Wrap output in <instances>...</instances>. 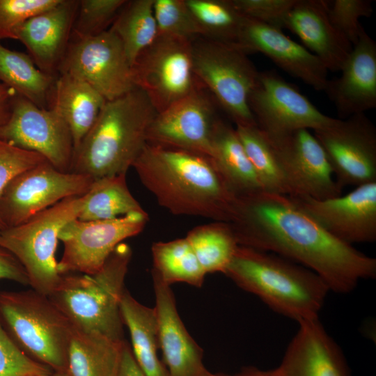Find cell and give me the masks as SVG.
<instances>
[{"mask_svg": "<svg viewBox=\"0 0 376 376\" xmlns=\"http://www.w3.org/2000/svg\"><path fill=\"white\" fill-rule=\"evenodd\" d=\"M196 81L205 88L235 125H255L249 97L259 71L237 43L199 37L192 41Z\"/></svg>", "mask_w": 376, "mask_h": 376, "instance_id": "ba28073f", "label": "cell"}, {"mask_svg": "<svg viewBox=\"0 0 376 376\" xmlns=\"http://www.w3.org/2000/svg\"><path fill=\"white\" fill-rule=\"evenodd\" d=\"M290 197L336 239L350 245L376 240V182L328 199Z\"/></svg>", "mask_w": 376, "mask_h": 376, "instance_id": "ac0fdd59", "label": "cell"}, {"mask_svg": "<svg viewBox=\"0 0 376 376\" xmlns=\"http://www.w3.org/2000/svg\"><path fill=\"white\" fill-rule=\"evenodd\" d=\"M84 195L65 198L26 222L0 230V246L24 268L31 289L49 296L61 281L55 254L61 228L77 219Z\"/></svg>", "mask_w": 376, "mask_h": 376, "instance_id": "52a82bcc", "label": "cell"}, {"mask_svg": "<svg viewBox=\"0 0 376 376\" xmlns=\"http://www.w3.org/2000/svg\"><path fill=\"white\" fill-rule=\"evenodd\" d=\"M125 341L73 327L65 373L68 376H116Z\"/></svg>", "mask_w": 376, "mask_h": 376, "instance_id": "83f0119b", "label": "cell"}, {"mask_svg": "<svg viewBox=\"0 0 376 376\" xmlns=\"http://www.w3.org/2000/svg\"><path fill=\"white\" fill-rule=\"evenodd\" d=\"M78 0H60L52 8L27 19L18 29L17 40L26 47L35 65L58 76L71 39Z\"/></svg>", "mask_w": 376, "mask_h": 376, "instance_id": "7402d4cb", "label": "cell"}, {"mask_svg": "<svg viewBox=\"0 0 376 376\" xmlns=\"http://www.w3.org/2000/svg\"><path fill=\"white\" fill-rule=\"evenodd\" d=\"M153 10L158 34L191 41L202 36L185 0H154Z\"/></svg>", "mask_w": 376, "mask_h": 376, "instance_id": "8d00e7d4", "label": "cell"}, {"mask_svg": "<svg viewBox=\"0 0 376 376\" xmlns=\"http://www.w3.org/2000/svg\"><path fill=\"white\" fill-rule=\"evenodd\" d=\"M52 371L27 356L0 324V376H43Z\"/></svg>", "mask_w": 376, "mask_h": 376, "instance_id": "ab89813d", "label": "cell"}, {"mask_svg": "<svg viewBox=\"0 0 376 376\" xmlns=\"http://www.w3.org/2000/svg\"><path fill=\"white\" fill-rule=\"evenodd\" d=\"M0 140L41 155L58 171H71L72 136L68 124L54 107L40 108L17 95L8 121L0 126Z\"/></svg>", "mask_w": 376, "mask_h": 376, "instance_id": "5bb4252c", "label": "cell"}, {"mask_svg": "<svg viewBox=\"0 0 376 376\" xmlns=\"http://www.w3.org/2000/svg\"><path fill=\"white\" fill-rule=\"evenodd\" d=\"M299 325L276 368L280 376H352L340 347L318 318Z\"/></svg>", "mask_w": 376, "mask_h": 376, "instance_id": "603a6c76", "label": "cell"}, {"mask_svg": "<svg viewBox=\"0 0 376 376\" xmlns=\"http://www.w3.org/2000/svg\"><path fill=\"white\" fill-rule=\"evenodd\" d=\"M341 75L329 79L324 91L339 119L376 107V43L364 31L344 63Z\"/></svg>", "mask_w": 376, "mask_h": 376, "instance_id": "ffe728a7", "label": "cell"}, {"mask_svg": "<svg viewBox=\"0 0 376 376\" xmlns=\"http://www.w3.org/2000/svg\"><path fill=\"white\" fill-rule=\"evenodd\" d=\"M116 376H146L137 364L131 347L126 340L123 345Z\"/></svg>", "mask_w": 376, "mask_h": 376, "instance_id": "ee69618b", "label": "cell"}, {"mask_svg": "<svg viewBox=\"0 0 376 376\" xmlns=\"http://www.w3.org/2000/svg\"><path fill=\"white\" fill-rule=\"evenodd\" d=\"M120 311L131 337L132 354L143 373L146 376H169L157 354L160 344L155 308L141 304L125 290L121 299Z\"/></svg>", "mask_w": 376, "mask_h": 376, "instance_id": "484cf974", "label": "cell"}, {"mask_svg": "<svg viewBox=\"0 0 376 376\" xmlns=\"http://www.w3.org/2000/svg\"><path fill=\"white\" fill-rule=\"evenodd\" d=\"M187 96L157 112L148 131V143L211 157L215 104L199 86Z\"/></svg>", "mask_w": 376, "mask_h": 376, "instance_id": "2e32d148", "label": "cell"}, {"mask_svg": "<svg viewBox=\"0 0 376 376\" xmlns=\"http://www.w3.org/2000/svg\"><path fill=\"white\" fill-rule=\"evenodd\" d=\"M57 77L41 71L29 54L8 49L0 42V81L38 107H50Z\"/></svg>", "mask_w": 376, "mask_h": 376, "instance_id": "f1b7e54d", "label": "cell"}, {"mask_svg": "<svg viewBox=\"0 0 376 376\" xmlns=\"http://www.w3.org/2000/svg\"><path fill=\"white\" fill-rule=\"evenodd\" d=\"M17 95L15 91L0 82V126L8 121Z\"/></svg>", "mask_w": 376, "mask_h": 376, "instance_id": "f6af8a7d", "label": "cell"}, {"mask_svg": "<svg viewBox=\"0 0 376 376\" xmlns=\"http://www.w3.org/2000/svg\"><path fill=\"white\" fill-rule=\"evenodd\" d=\"M205 274L224 273L239 244L228 223L198 226L185 237Z\"/></svg>", "mask_w": 376, "mask_h": 376, "instance_id": "d6a6232c", "label": "cell"}, {"mask_svg": "<svg viewBox=\"0 0 376 376\" xmlns=\"http://www.w3.org/2000/svg\"><path fill=\"white\" fill-rule=\"evenodd\" d=\"M148 221L145 211L111 219L70 221L58 233V240L63 244L58 272L61 274L97 272L116 247L140 233Z\"/></svg>", "mask_w": 376, "mask_h": 376, "instance_id": "7c38bea8", "label": "cell"}, {"mask_svg": "<svg viewBox=\"0 0 376 376\" xmlns=\"http://www.w3.org/2000/svg\"><path fill=\"white\" fill-rule=\"evenodd\" d=\"M285 29L296 35L328 71H340L352 49L331 22L324 0H297Z\"/></svg>", "mask_w": 376, "mask_h": 376, "instance_id": "cb8c5ba5", "label": "cell"}, {"mask_svg": "<svg viewBox=\"0 0 376 376\" xmlns=\"http://www.w3.org/2000/svg\"><path fill=\"white\" fill-rule=\"evenodd\" d=\"M211 158L236 196L263 190L235 129L220 118L214 129Z\"/></svg>", "mask_w": 376, "mask_h": 376, "instance_id": "4316f807", "label": "cell"}, {"mask_svg": "<svg viewBox=\"0 0 376 376\" xmlns=\"http://www.w3.org/2000/svg\"><path fill=\"white\" fill-rule=\"evenodd\" d=\"M107 100L84 81L68 74H58L50 107L55 108L68 124L74 152L95 123Z\"/></svg>", "mask_w": 376, "mask_h": 376, "instance_id": "d4e9b609", "label": "cell"}, {"mask_svg": "<svg viewBox=\"0 0 376 376\" xmlns=\"http://www.w3.org/2000/svg\"><path fill=\"white\" fill-rule=\"evenodd\" d=\"M239 245L275 253L316 273L330 291L347 293L376 276V259L326 231L287 195L237 196L228 222Z\"/></svg>", "mask_w": 376, "mask_h": 376, "instance_id": "6da1fadb", "label": "cell"}, {"mask_svg": "<svg viewBox=\"0 0 376 376\" xmlns=\"http://www.w3.org/2000/svg\"><path fill=\"white\" fill-rule=\"evenodd\" d=\"M244 17L272 27L285 29L288 14L297 0H231Z\"/></svg>", "mask_w": 376, "mask_h": 376, "instance_id": "60d3db41", "label": "cell"}, {"mask_svg": "<svg viewBox=\"0 0 376 376\" xmlns=\"http://www.w3.org/2000/svg\"><path fill=\"white\" fill-rule=\"evenodd\" d=\"M126 0H81L72 26L71 38L97 36L111 26Z\"/></svg>", "mask_w": 376, "mask_h": 376, "instance_id": "d590c367", "label": "cell"}, {"mask_svg": "<svg viewBox=\"0 0 376 376\" xmlns=\"http://www.w3.org/2000/svg\"><path fill=\"white\" fill-rule=\"evenodd\" d=\"M237 44L248 54H264L282 70L315 90H325L329 79L324 65L281 30L245 17Z\"/></svg>", "mask_w": 376, "mask_h": 376, "instance_id": "d6986e66", "label": "cell"}, {"mask_svg": "<svg viewBox=\"0 0 376 376\" xmlns=\"http://www.w3.org/2000/svg\"><path fill=\"white\" fill-rule=\"evenodd\" d=\"M0 324L27 356L65 373L73 327L48 296L33 289L0 290Z\"/></svg>", "mask_w": 376, "mask_h": 376, "instance_id": "8992f818", "label": "cell"}, {"mask_svg": "<svg viewBox=\"0 0 376 376\" xmlns=\"http://www.w3.org/2000/svg\"><path fill=\"white\" fill-rule=\"evenodd\" d=\"M132 167L170 212L229 222L237 196L211 157L147 143Z\"/></svg>", "mask_w": 376, "mask_h": 376, "instance_id": "7a4b0ae2", "label": "cell"}, {"mask_svg": "<svg viewBox=\"0 0 376 376\" xmlns=\"http://www.w3.org/2000/svg\"><path fill=\"white\" fill-rule=\"evenodd\" d=\"M152 276L160 349L169 376H212L203 364L202 349L180 318L171 285L152 271Z\"/></svg>", "mask_w": 376, "mask_h": 376, "instance_id": "44dd1931", "label": "cell"}, {"mask_svg": "<svg viewBox=\"0 0 376 376\" xmlns=\"http://www.w3.org/2000/svg\"><path fill=\"white\" fill-rule=\"evenodd\" d=\"M212 376H280L276 368L263 370L253 367L245 368L235 375L212 374Z\"/></svg>", "mask_w": 376, "mask_h": 376, "instance_id": "bcb514c9", "label": "cell"}, {"mask_svg": "<svg viewBox=\"0 0 376 376\" xmlns=\"http://www.w3.org/2000/svg\"><path fill=\"white\" fill-rule=\"evenodd\" d=\"M152 272L166 284L182 282L201 287L205 272L185 238L159 242L152 246Z\"/></svg>", "mask_w": 376, "mask_h": 376, "instance_id": "836d02e7", "label": "cell"}, {"mask_svg": "<svg viewBox=\"0 0 376 376\" xmlns=\"http://www.w3.org/2000/svg\"><path fill=\"white\" fill-rule=\"evenodd\" d=\"M47 160L41 155L0 140V196L8 183L18 174ZM5 227L0 220V230Z\"/></svg>", "mask_w": 376, "mask_h": 376, "instance_id": "b9f144b4", "label": "cell"}, {"mask_svg": "<svg viewBox=\"0 0 376 376\" xmlns=\"http://www.w3.org/2000/svg\"><path fill=\"white\" fill-rule=\"evenodd\" d=\"M235 131L264 191L290 196V189L271 142L255 125H236Z\"/></svg>", "mask_w": 376, "mask_h": 376, "instance_id": "1f68e13d", "label": "cell"}, {"mask_svg": "<svg viewBox=\"0 0 376 376\" xmlns=\"http://www.w3.org/2000/svg\"><path fill=\"white\" fill-rule=\"evenodd\" d=\"M249 106L257 126L269 138L299 129H321L336 119L319 111L274 70L259 72L249 97Z\"/></svg>", "mask_w": 376, "mask_h": 376, "instance_id": "4fadbf2b", "label": "cell"}, {"mask_svg": "<svg viewBox=\"0 0 376 376\" xmlns=\"http://www.w3.org/2000/svg\"><path fill=\"white\" fill-rule=\"evenodd\" d=\"M157 113L138 88L107 101L75 151L70 172L94 180L126 174L147 144L148 131Z\"/></svg>", "mask_w": 376, "mask_h": 376, "instance_id": "3957f363", "label": "cell"}, {"mask_svg": "<svg viewBox=\"0 0 376 376\" xmlns=\"http://www.w3.org/2000/svg\"><path fill=\"white\" fill-rule=\"evenodd\" d=\"M60 0H0V41L17 40L19 27L30 17L47 10Z\"/></svg>", "mask_w": 376, "mask_h": 376, "instance_id": "f35d334b", "label": "cell"}, {"mask_svg": "<svg viewBox=\"0 0 376 376\" xmlns=\"http://www.w3.org/2000/svg\"><path fill=\"white\" fill-rule=\"evenodd\" d=\"M328 17L334 27L352 45L365 31L359 22L373 13L371 0H324Z\"/></svg>", "mask_w": 376, "mask_h": 376, "instance_id": "74e56055", "label": "cell"}, {"mask_svg": "<svg viewBox=\"0 0 376 376\" xmlns=\"http://www.w3.org/2000/svg\"><path fill=\"white\" fill-rule=\"evenodd\" d=\"M313 134L341 189L376 182V128L365 113L336 118Z\"/></svg>", "mask_w": 376, "mask_h": 376, "instance_id": "9a60e30c", "label": "cell"}, {"mask_svg": "<svg viewBox=\"0 0 376 376\" xmlns=\"http://www.w3.org/2000/svg\"><path fill=\"white\" fill-rule=\"evenodd\" d=\"M43 376H68V375L64 372H58V371L52 370L51 373Z\"/></svg>", "mask_w": 376, "mask_h": 376, "instance_id": "7dc6e473", "label": "cell"}, {"mask_svg": "<svg viewBox=\"0 0 376 376\" xmlns=\"http://www.w3.org/2000/svg\"><path fill=\"white\" fill-rule=\"evenodd\" d=\"M267 138L288 180L290 196L324 200L341 195L342 189L334 178L327 155L309 130Z\"/></svg>", "mask_w": 376, "mask_h": 376, "instance_id": "e0dca14e", "label": "cell"}, {"mask_svg": "<svg viewBox=\"0 0 376 376\" xmlns=\"http://www.w3.org/2000/svg\"><path fill=\"white\" fill-rule=\"evenodd\" d=\"M153 4L154 0L126 1L109 28L120 40L132 65L158 35Z\"/></svg>", "mask_w": 376, "mask_h": 376, "instance_id": "4dcf8cb0", "label": "cell"}, {"mask_svg": "<svg viewBox=\"0 0 376 376\" xmlns=\"http://www.w3.org/2000/svg\"><path fill=\"white\" fill-rule=\"evenodd\" d=\"M94 179L58 171L47 161L15 177L0 196V220L5 228L20 225L61 201L81 196Z\"/></svg>", "mask_w": 376, "mask_h": 376, "instance_id": "30bf717a", "label": "cell"}, {"mask_svg": "<svg viewBox=\"0 0 376 376\" xmlns=\"http://www.w3.org/2000/svg\"><path fill=\"white\" fill-rule=\"evenodd\" d=\"M134 84L157 112L189 94L198 85L192 65V41L158 34L132 65Z\"/></svg>", "mask_w": 376, "mask_h": 376, "instance_id": "9c48e42d", "label": "cell"}, {"mask_svg": "<svg viewBox=\"0 0 376 376\" xmlns=\"http://www.w3.org/2000/svg\"><path fill=\"white\" fill-rule=\"evenodd\" d=\"M132 249L119 244L102 267L93 274H62L49 296L75 329L125 340L120 303Z\"/></svg>", "mask_w": 376, "mask_h": 376, "instance_id": "5b68a950", "label": "cell"}, {"mask_svg": "<svg viewBox=\"0 0 376 376\" xmlns=\"http://www.w3.org/2000/svg\"><path fill=\"white\" fill-rule=\"evenodd\" d=\"M0 279H7L29 285L27 275L15 257L0 246Z\"/></svg>", "mask_w": 376, "mask_h": 376, "instance_id": "7bdbcfd3", "label": "cell"}, {"mask_svg": "<svg viewBox=\"0 0 376 376\" xmlns=\"http://www.w3.org/2000/svg\"><path fill=\"white\" fill-rule=\"evenodd\" d=\"M77 77L107 101L137 88L123 45L110 29L93 37L71 38L58 74Z\"/></svg>", "mask_w": 376, "mask_h": 376, "instance_id": "8fae6325", "label": "cell"}, {"mask_svg": "<svg viewBox=\"0 0 376 376\" xmlns=\"http://www.w3.org/2000/svg\"><path fill=\"white\" fill-rule=\"evenodd\" d=\"M84 197L77 218L82 221L111 219L144 211L130 191L124 173L94 180Z\"/></svg>", "mask_w": 376, "mask_h": 376, "instance_id": "f546056e", "label": "cell"}, {"mask_svg": "<svg viewBox=\"0 0 376 376\" xmlns=\"http://www.w3.org/2000/svg\"><path fill=\"white\" fill-rule=\"evenodd\" d=\"M202 33L210 40L237 43L245 18L231 0H185Z\"/></svg>", "mask_w": 376, "mask_h": 376, "instance_id": "e575fe53", "label": "cell"}, {"mask_svg": "<svg viewBox=\"0 0 376 376\" xmlns=\"http://www.w3.org/2000/svg\"><path fill=\"white\" fill-rule=\"evenodd\" d=\"M224 274L298 323L318 318L330 291L312 270L275 253L240 245Z\"/></svg>", "mask_w": 376, "mask_h": 376, "instance_id": "277c9868", "label": "cell"}]
</instances>
